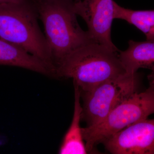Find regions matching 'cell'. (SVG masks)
<instances>
[{
	"instance_id": "6da1fadb",
	"label": "cell",
	"mask_w": 154,
	"mask_h": 154,
	"mask_svg": "<svg viewBox=\"0 0 154 154\" xmlns=\"http://www.w3.org/2000/svg\"><path fill=\"white\" fill-rule=\"evenodd\" d=\"M34 2L38 18L44 26L45 36L56 70L72 52L84 45L95 42L88 31H84L78 23L73 8L75 1Z\"/></svg>"
},
{
	"instance_id": "7a4b0ae2",
	"label": "cell",
	"mask_w": 154,
	"mask_h": 154,
	"mask_svg": "<svg viewBox=\"0 0 154 154\" xmlns=\"http://www.w3.org/2000/svg\"><path fill=\"white\" fill-rule=\"evenodd\" d=\"M95 42L76 50L56 69V76L72 79L82 92L126 72L119 52Z\"/></svg>"
},
{
	"instance_id": "3957f363",
	"label": "cell",
	"mask_w": 154,
	"mask_h": 154,
	"mask_svg": "<svg viewBox=\"0 0 154 154\" xmlns=\"http://www.w3.org/2000/svg\"><path fill=\"white\" fill-rule=\"evenodd\" d=\"M33 0L0 4V38L24 49L46 64L56 74L50 51L38 25Z\"/></svg>"
},
{
	"instance_id": "277c9868",
	"label": "cell",
	"mask_w": 154,
	"mask_h": 154,
	"mask_svg": "<svg viewBox=\"0 0 154 154\" xmlns=\"http://www.w3.org/2000/svg\"><path fill=\"white\" fill-rule=\"evenodd\" d=\"M149 83L145 91L132 94L98 124L82 128L88 152L114 134L154 113V82Z\"/></svg>"
},
{
	"instance_id": "5b68a950",
	"label": "cell",
	"mask_w": 154,
	"mask_h": 154,
	"mask_svg": "<svg viewBox=\"0 0 154 154\" xmlns=\"http://www.w3.org/2000/svg\"><path fill=\"white\" fill-rule=\"evenodd\" d=\"M138 85L137 72H126L90 91H81L83 101L82 120L86 122L87 126L98 124L115 107L137 92Z\"/></svg>"
},
{
	"instance_id": "8992f818",
	"label": "cell",
	"mask_w": 154,
	"mask_h": 154,
	"mask_svg": "<svg viewBox=\"0 0 154 154\" xmlns=\"http://www.w3.org/2000/svg\"><path fill=\"white\" fill-rule=\"evenodd\" d=\"M115 2L113 0H79L75 1L73 8L85 20L88 33L95 42L119 51L111 38Z\"/></svg>"
},
{
	"instance_id": "52a82bcc",
	"label": "cell",
	"mask_w": 154,
	"mask_h": 154,
	"mask_svg": "<svg viewBox=\"0 0 154 154\" xmlns=\"http://www.w3.org/2000/svg\"><path fill=\"white\" fill-rule=\"evenodd\" d=\"M113 154H154V119L137 122L102 143Z\"/></svg>"
},
{
	"instance_id": "ba28073f",
	"label": "cell",
	"mask_w": 154,
	"mask_h": 154,
	"mask_svg": "<svg viewBox=\"0 0 154 154\" xmlns=\"http://www.w3.org/2000/svg\"><path fill=\"white\" fill-rule=\"evenodd\" d=\"M119 57L126 72L134 73L140 68L152 71L149 82H154V39L143 42L130 40L128 48L119 51Z\"/></svg>"
},
{
	"instance_id": "9c48e42d",
	"label": "cell",
	"mask_w": 154,
	"mask_h": 154,
	"mask_svg": "<svg viewBox=\"0 0 154 154\" xmlns=\"http://www.w3.org/2000/svg\"><path fill=\"white\" fill-rule=\"evenodd\" d=\"M0 65L18 67L45 75L55 76L46 64L21 48L0 38Z\"/></svg>"
},
{
	"instance_id": "30bf717a",
	"label": "cell",
	"mask_w": 154,
	"mask_h": 154,
	"mask_svg": "<svg viewBox=\"0 0 154 154\" xmlns=\"http://www.w3.org/2000/svg\"><path fill=\"white\" fill-rule=\"evenodd\" d=\"M75 104L73 116L70 126L63 139L59 153L60 154H85L88 153L83 138L80 122L82 120V107L81 104V91L74 84Z\"/></svg>"
},
{
	"instance_id": "8fae6325",
	"label": "cell",
	"mask_w": 154,
	"mask_h": 154,
	"mask_svg": "<svg viewBox=\"0 0 154 154\" xmlns=\"http://www.w3.org/2000/svg\"><path fill=\"white\" fill-rule=\"evenodd\" d=\"M114 19L125 20L144 33L147 40L154 39V10L134 11L115 2Z\"/></svg>"
},
{
	"instance_id": "7c38bea8",
	"label": "cell",
	"mask_w": 154,
	"mask_h": 154,
	"mask_svg": "<svg viewBox=\"0 0 154 154\" xmlns=\"http://www.w3.org/2000/svg\"><path fill=\"white\" fill-rule=\"evenodd\" d=\"M25 0H0V4L9 3H19Z\"/></svg>"
},
{
	"instance_id": "4fadbf2b",
	"label": "cell",
	"mask_w": 154,
	"mask_h": 154,
	"mask_svg": "<svg viewBox=\"0 0 154 154\" xmlns=\"http://www.w3.org/2000/svg\"><path fill=\"white\" fill-rule=\"evenodd\" d=\"M33 1H45V0H33ZM71 1H79V0H71Z\"/></svg>"
}]
</instances>
